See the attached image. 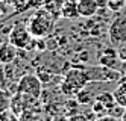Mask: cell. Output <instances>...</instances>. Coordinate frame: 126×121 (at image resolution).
<instances>
[{
  "label": "cell",
  "instance_id": "obj_1",
  "mask_svg": "<svg viewBox=\"0 0 126 121\" xmlns=\"http://www.w3.org/2000/svg\"><path fill=\"white\" fill-rule=\"evenodd\" d=\"M26 24L35 40H43L52 33L53 27H55V18L47 9H38V11L32 12Z\"/></svg>",
  "mask_w": 126,
  "mask_h": 121
},
{
  "label": "cell",
  "instance_id": "obj_2",
  "mask_svg": "<svg viewBox=\"0 0 126 121\" xmlns=\"http://www.w3.org/2000/svg\"><path fill=\"white\" fill-rule=\"evenodd\" d=\"M88 83L90 80L85 68H71L68 73H65V77L61 85V91L65 95H78Z\"/></svg>",
  "mask_w": 126,
  "mask_h": 121
},
{
  "label": "cell",
  "instance_id": "obj_3",
  "mask_svg": "<svg viewBox=\"0 0 126 121\" xmlns=\"http://www.w3.org/2000/svg\"><path fill=\"white\" fill-rule=\"evenodd\" d=\"M35 38L28 29V24L21 21H17L9 32V42L15 45L17 49H24V50H32V45Z\"/></svg>",
  "mask_w": 126,
  "mask_h": 121
},
{
  "label": "cell",
  "instance_id": "obj_4",
  "mask_svg": "<svg viewBox=\"0 0 126 121\" xmlns=\"http://www.w3.org/2000/svg\"><path fill=\"white\" fill-rule=\"evenodd\" d=\"M41 91H43V82L37 74H24L18 82V86H17V92H20L21 95L33 101L41 95Z\"/></svg>",
  "mask_w": 126,
  "mask_h": 121
},
{
  "label": "cell",
  "instance_id": "obj_5",
  "mask_svg": "<svg viewBox=\"0 0 126 121\" xmlns=\"http://www.w3.org/2000/svg\"><path fill=\"white\" fill-rule=\"evenodd\" d=\"M108 35H110V41L115 47H120L126 42V15L114 18L108 29Z\"/></svg>",
  "mask_w": 126,
  "mask_h": 121
},
{
  "label": "cell",
  "instance_id": "obj_6",
  "mask_svg": "<svg viewBox=\"0 0 126 121\" xmlns=\"http://www.w3.org/2000/svg\"><path fill=\"white\" fill-rule=\"evenodd\" d=\"M79 17H93L99 11V0H78Z\"/></svg>",
  "mask_w": 126,
  "mask_h": 121
},
{
  "label": "cell",
  "instance_id": "obj_7",
  "mask_svg": "<svg viewBox=\"0 0 126 121\" xmlns=\"http://www.w3.org/2000/svg\"><path fill=\"white\" fill-rule=\"evenodd\" d=\"M99 64L103 65V67H108V68H119V56H117V52L112 50V49H106L100 56H99Z\"/></svg>",
  "mask_w": 126,
  "mask_h": 121
},
{
  "label": "cell",
  "instance_id": "obj_8",
  "mask_svg": "<svg viewBox=\"0 0 126 121\" xmlns=\"http://www.w3.org/2000/svg\"><path fill=\"white\" fill-rule=\"evenodd\" d=\"M17 58V47L9 41L0 42V64H11Z\"/></svg>",
  "mask_w": 126,
  "mask_h": 121
},
{
  "label": "cell",
  "instance_id": "obj_9",
  "mask_svg": "<svg viewBox=\"0 0 126 121\" xmlns=\"http://www.w3.org/2000/svg\"><path fill=\"white\" fill-rule=\"evenodd\" d=\"M97 101H100V103L106 108V110L110 112V110L117 105V101H115V97H114V92H102V94H99L96 97Z\"/></svg>",
  "mask_w": 126,
  "mask_h": 121
},
{
  "label": "cell",
  "instance_id": "obj_10",
  "mask_svg": "<svg viewBox=\"0 0 126 121\" xmlns=\"http://www.w3.org/2000/svg\"><path fill=\"white\" fill-rule=\"evenodd\" d=\"M114 97H115L117 105H120V106L126 108V82H122L120 85L115 88V91H114Z\"/></svg>",
  "mask_w": 126,
  "mask_h": 121
},
{
  "label": "cell",
  "instance_id": "obj_11",
  "mask_svg": "<svg viewBox=\"0 0 126 121\" xmlns=\"http://www.w3.org/2000/svg\"><path fill=\"white\" fill-rule=\"evenodd\" d=\"M61 12L64 17L67 18H75V17H79V12H78V5L76 2L75 3H71V2H67L64 6L61 8Z\"/></svg>",
  "mask_w": 126,
  "mask_h": 121
},
{
  "label": "cell",
  "instance_id": "obj_12",
  "mask_svg": "<svg viewBox=\"0 0 126 121\" xmlns=\"http://www.w3.org/2000/svg\"><path fill=\"white\" fill-rule=\"evenodd\" d=\"M106 6H108V9H111L112 12H120L126 5L122 3V2H119V0H108V2H106Z\"/></svg>",
  "mask_w": 126,
  "mask_h": 121
},
{
  "label": "cell",
  "instance_id": "obj_13",
  "mask_svg": "<svg viewBox=\"0 0 126 121\" xmlns=\"http://www.w3.org/2000/svg\"><path fill=\"white\" fill-rule=\"evenodd\" d=\"M18 121H38V117L32 110H23L18 115Z\"/></svg>",
  "mask_w": 126,
  "mask_h": 121
},
{
  "label": "cell",
  "instance_id": "obj_14",
  "mask_svg": "<svg viewBox=\"0 0 126 121\" xmlns=\"http://www.w3.org/2000/svg\"><path fill=\"white\" fill-rule=\"evenodd\" d=\"M94 121H123V120L122 118H117V117H112V115H103V117L96 118Z\"/></svg>",
  "mask_w": 126,
  "mask_h": 121
},
{
  "label": "cell",
  "instance_id": "obj_15",
  "mask_svg": "<svg viewBox=\"0 0 126 121\" xmlns=\"http://www.w3.org/2000/svg\"><path fill=\"white\" fill-rule=\"evenodd\" d=\"M70 121H91L87 115H84V114H76V115H73L70 118Z\"/></svg>",
  "mask_w": 126,
  "mask_h": 121
},
{
  "label": "cell",
  "instance_id": "obj_16",
  "mask_svg": "<svg viewBox=\"0 0 126 121\" xmlns=\"http://www.w3.org/2000/svg\"><path fill=\"white\" fill-rule=\"evenodd\" d=\"M122 120H123V121H126V109H125V114H123V117H122Z\"/></svg>",
  "mask_w": 126,
  "mask_h": 121
},
{
  "label": "cell",
  "instance_id": "obj_17",
  "mask_svg": "<svg viewBox=\"0 0 126 121\" xmlns=\"http://www.w3.org/2000/svg\"><path fill=\"white\" fill-rule=\"evenodd\" d=\"M123 71H125V73H126V62H125V64H123Z\"/></svg>",
  "mask_w": 126,
  "mask_h": 121
},
{
  "label": "cell",
  "instance_id": "obj_18",
  "mask_svg": "<svg viewBox=\"0 0 126 121\" xmlns=\"http://www.w3.org/2000/svg\"><path fill=\"white\" fill-rule=\"evenodd\" d=\"M119 2H122V3H125V5H126V0H119Z\"/></svg>",
  "mask_w": 126,
  "mask_h": 121
},
{
  "label": "cell",
  "instance_id": "obj_19",
  "mask_svg": "<svg viewBox=\"0 0 126 121\" xmlns=\"http://www.w3.org/2000/svg\"><path fill=\"white\" fill-rule=\"evenodd\" d=\"M0 2H3V0H0Z\"/></svg>",
  "mask_w": 126,
  "mask_h": 121
}]
</instances>
